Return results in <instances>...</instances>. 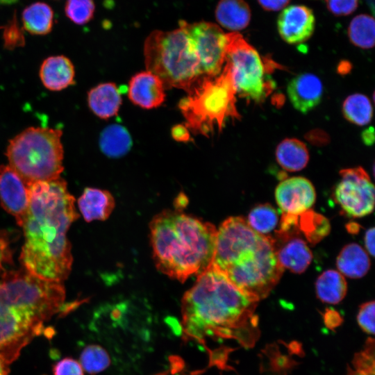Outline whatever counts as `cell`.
<instances>
[{
	"label": "cell",
	"instance_id": "obj_1",
	"mask_svg": "<svg viewBox=\"0 0 375 375\" xmlns=\"http://www.w3.org/2000/svg\"><path fill=\"white\" fill-rule=\"evenodd\" d=\"M29 204L22 227L24 242L19 257L33 275L62 283L72 265L67 232L79 215L66 181L59 177L27 184Z\"/></svg>",
	"mask_w": 375,
	"mask_h": 375
},
{
	"label": "cell",
	"instance_id": "obj_2",
	"mask_svg": "<svg viewBox=\"0 0 375 375\" xmlns=\"http://www.w3.org/2000/svg\"><path fill=\"white\" fill-rule=\"evenodd\" d=\"M185 335L197 342L207 338L235 339L244 347L258 338V301L246 295L212 265L197 276L181 301Z\"/></svg>",
	"mask_w": 375,
	"mask_h": 375
},
{
	"label": "cell",
	"instance_id": "obj_3",
	"mask_svg": "<svg viewBox=\"0 0 375 375\" xmlns=\"http://www.w3.org/2000/svg\"><path fill=\"white\" fill-rule=\"evenodd\" d=\"M62 283L40 278L26 269L7 271L0 279V357L8 364L64 310Z\"/></svg>",
	"mask_w": 375,
	"mask_h": 375
},
{
	"label": "cell",
	"instance_id": "obj_4",
	"mask_svg": "<svg viewBox=\"0 0 375 375\" xmlns=\"http://www.w3.org/2000/svg\"><path fill=\"white\" fill-rule=\"evenodd\" d=\"M212 265L258 302L268 296L284 270L272 238L255 231L241 217L226 219L217 230Z\"/></svg>",
	"mask_w": 375,
	"mask_h": 375
},
{
	"label": "cell",
	"instance_id": "obj_5",
	"mask_svg": "<svg viewBox=\"0 0 375 375\" xmlns=\"http://www.w3.org/2000/svg\"><path fill=\"white\" fill-rule=\"evenodd\" d=\"M149 228L155 264L165 275L183 282L212 265L217 235L212 224L167 210L153 218Z\"/></svg>",
	"mask_w": 375,
	"mask_h": 375
},
{
	"label": "cell",
	"instance_id": "obj_6",
	"mask_svg": "<svg viewBox=\"0 0 375 375\" xmlns=\"http://www.w3.org/2000/svg\"><path fill=\"white\" fill-rule=\"evenodd\" d=\"M147 71L157 76L165 89H182L188 93L203 77L199 58L185 29L150 33L144 43Z\"/></svg>",
	"mask_w": 375,
	"mask_h": 375
},
{
	"label": "cell",
	"instance_id": "obj_7",
	"mask_svg": "<svg viewBox=\"0 0 375 375\" xmlns=\"http://www.w3.org/2000/svg\"><path fill=\"white\" fill-rule=\"evenodd\" d=\"M225 64L218 75L203 77L178 103L185 126L195 135L210 137L228 119L240 118L230 67Z\"/></svg>",
	"mask_w": 375,
	"mask_h": 375
},
{
	"label": "cell",
	"instance_id": "obj_8",
	"mask_svg": "<svg viewBox=\"0 0 375 375\" xmlns=\"http://www.w3.org/2000/svg\"><path fill=\"white\" fill-rule=\"evenodd\" d=\"M61 130L29 127L9 141L8 165L27 183L49 181L62 172L64 150Z\"/></svg>",
	"mask_w": 375,
	"mask_h": 375
},
{
	"label": "cell",
	"instance_id": "obj_9",
	"mask_svg": "<svg viewBox=\"0 0 375 375\" xmlns=\"http://www.w3.org/2000/svg\"><path fill=\"white\" fill-rule=\"evenodd\" d=\"M226 39L225 62L229 65L236 94L256 102L262 101L267 86L259 53L238 32L226 33Z\"/></svg>",
	"mask_w": 375,
	"mask_h": 375
},
{
	"label": "cell",
	"instance_id": "obj_10",
	"mask_svg": "<svg viewBox=\"0 0 375 375\" xmlns=\"http://www.w3.org/2000/svg\"><path fill=\"white\" fill-rule=\"evenodd\" d=\"M199 58L203 76H215L226 61V33L217 24L201 21L188 23L180 21Z\"/></svg>",
	"mask_w": 375,
	"mask_h": 375
},
{
	"label": "cell",
	"instance_id": "obj_11",
	"mask_svg": "<svg viewBox=\"0 0 375 375\" xmlns=\"http://www.w3.org/2000/svg\"><path fill=\"white\" fill-rule=\"evenodd\" d=\"M340 175L333 192L336 203L352 217L370 214L374 206V187L368 174L357 167L342 169Z\"/></svg>",
	"mask_w": 375,
	"mask_h": 375
},
{
	"label": "cell",
	"instance_id": "obj_12",
	"mask_svg": "<svg viewBox=\"0 0 375 375\" xmlns=\"http://www.w3.org/2000/svg\"><path fill=\"white\" fill-rule=\"evenodd\" d=\"M0 201L22 227L29 204L27 183L8 165H0Z\"/></svg>",
	"mask_w": 375,
	"mask_h": 375
},
{
	"label": "cell",
	"instance_id": "obj_13",
	"mask_svg": "<svg viewBox=\"0 0 375 375\" xmlns=\"http://www.w3.org/2000/svg\"><path fill=\"white\" fill-rule=\"evenodd\" d=\"M275 198L283 213L299 215L312 206L316 192L308 179L294 176L285 179L277 185Z\"/></svg>",
	"mask_w": 375,
	"mask_h": 375
},
{
	"label": "cell",
	"instance_id": "obj_14",
	"mask_svg": "<svg viewBox=\"0 0 375 375\" xmlns=\"http://www.w3.org/2000/svg\"><path fill=\"white\" fill-rule=\"evenodd\" d=\"M315 19L311 9L302 5L285 8L277 19V28L281 38L291 44H300L312 35Z\"/></svg>",
	"mask_w": 375,
	"mask_h": 375
},
{
	"label": "cell",
	"instance_id": "obj_15",
	"mask_svg": "<svg viewBox=\"0 0 375 375\" xmlns=\"http://www.w3.org/2000/svg\"><path fill=\"white\" fill-rule=\"evenodd\" d=\"M299 232H276L272 238L280 265L290 271L301 274L310 264L312 254Z\"/></svg>",
	"mask_w": 375,
	"mask_h": 375
},
{
	"label": "cell",
	"instance_id": "obj_16",
	"mask_svg": "<svg viewBox=\"0 0 375 375\" xmlns=\"http://www.w3.org/2000/svg\"><path fill=\"white\" fill-rule=\"evenodd\" d=\"M290 103L298 111L306 114L321 102L323 85L320 78L311 73H303L293 78L288 85Z\"/></svg>",
	"mask_w": 375,
	"mask_h": 375
},
{
	"label": "cell",
	"instance_id": "obj_17",
	"mask_svg": "<svg viewBox=\"0 0 375 375\" xmlns=\"http://www.w3.org/2000/svg\"><path fill=\"white\" fill-rule=\"evenodd\" d=\"M165 89L157 76L149 71L141 72L131 78L128 97L134 104L142 108H155L165 101Z\"/></svg>",
	"mask_w": 375,
	"mask_h": 375
},
{
	"label": "cell",
	"instance_id": "obj_18",
	"mask_svg": "<svg viewBox=\"0 0 375 375\" xmlns=\"http://www.w3.org/2000/svg\"><path fill=\"white\" fill-rule=\"evenodd\" d=\"M39 75L43 85L51 91H60L75 83L74 65L62 55L44 60Z\"/></svg>",
	"mask_w": 375,
	"mask_h": 375
},
{
	"label": "cell",
	"instance_id": "obj_19",
	"mask_svg": "<svg viewBox=\"0 0 375 375\" xmlns=\"http://www.w3.org/2000/svg\"><path fill=\"white\" fill-rule=\"evenodd\" d=\"M78 206L86 222L105 220L111 214L115 201L108 191L86 188L78 199Z\"/></svg>",
	"mask_w": 375,
	"mask_h": 375
},
{
	"label": "cell",
	"instance_id": "obj_20",
	"mask_svg": "<svg viewBox=\"0 0 375 375\" xmlns=\"http://www.w3.org/2000/svg\"><path fill=\"white\" fill-rule=\"evenodd\" d=\"M88 103L92 112L101 119L115 115L122 104L120 92L113 83H101L88 94Z\"/></svg>",
	"mask_w": 375,
	"mask_h": 375
},
{
	"label": "cell",
	"instance_id": "obj_21",
	"mask_svg": "<svg viewBox=\"0 0 375 375\" xmlns=\"http://www.w3.org/2000/svg\"><path fill=\"white\" fill-rule=\"evenodd\" d=\"M215 15L222 27L231 32H238L249 25L251 13L244 0H219Z\"/></svg>",
	"mask_w": 375,
	"mask_h": 375
},
{
	"label": "cell",
	"instance_id": "obj_22",
	"mask_svg": "<svg viewBox=\"0 0 375 375\" xmlns=\"http://www.w3.org/2000/svg\"><path fill=\"white\" fill-rule=\"evenodd\" d=\"M336 265L342 275L351 278H359L369 271L370 260L361 246L351 243L344 246L340 252Z\"/></svg>",
	"mask_w": 375,
	"mask_h": 375
},
{
	"label": "cell",
	"instance_id": "obj_23",
	"mask_svg": "<svg viewBox=\"0 0 375 375\" xmlns=\"http://www.w3.org/2000/svg\"><path fill=\"white\" fill-rule=\"evenodd\" d=\"M276 158L283 169L288 172H298L307 165L309 152L306 145L301 140L287 138L277 146Z\"/></svg>",
	"mask_w": 375,
	"mask_h": 375
},
{
	"label": "cell",
	"instance_id": "obj_24",
	"mask_svg": "<svg viewBox=\"0 0 375 375\" xmlns=\"http://www.w3.org/2000/svg\"><path fill=\"white\" fill-rule=\"evenodd\" d=\"M99 147L109 158H120L126 154L132 147V138L127 129L120 124H110L101 133Z\"/></svg>",
	"mask_w": 375,
	"mask_h": 375
},
{
	"label": "cell",
	"instance_id": "obj_25",
	"mask_svg": "<svg viewBox=\"0 0 375 375\" xmlns=\"http://www.w3.org/2000/svg\"><path fill=\"white\" fill-rule=\"evenodd\" d=\"M22 20L24 30L33 35L49 33L53 25V11L44 2H35L22 12Z\"/></svg>",
	"mask_w": 375,
	"mask_h": 375
},
{
	"label": "cell",
	"instance_id": "obj_26",
	"mask_svg": "<svg viewBox=\"0 0 375 375\" xmlns=\"http://www.w3.org/2000/svg\"><path fill=\"white\" fill-rule=\"evenodd\" d=\"M315 290L317 297L322 302L337 304L344 298L347 283L340 272L328 269L317 278Z\"/></svg>",
	"mask_w": 375,
	"mask_h": 375
},
{
	"label": "cell",
	"instance_id": "obj_27",
	"mask_svg": "<svg viewBox=\"0 0 375 375\" xmlns=\"http://www.w3.org/2000/svg\"><path fill=\"white\" fill-rule=\"evenodd\" d=\"M297 228L309 242L315 244L330 231V224L323 215L308 210L298 215Z\"/></svg>",
	"mask_w": 375,
	"mask_h": 375
},
{
	"label": "cell",
	"instance_id": "obj_28",
	"mask_svg": "<svg viewBox=\"0 0 375 375\" xmlns=\"http://www.w3.org/2000/svg\"><path fill=\"white\" fill-rule=\"evenodd\" d=\"M374 20L367 14L356 16L348 27V36L353 44L362 49H371L374 45Z\"/></svg>",
	"mask_w": 375,
	"mask_h": 375
},
{
	"label": "cell",
	"instance_id": "obj_29",
	"mask_svg": "<svg viewBox=\"0 0 375 375\" xmlns=\"http://www.w3.org/2000/svg\"><path fill=\"white\" fill-rule=\"evenodd\" d=\"M372 106L369 98L362 94L349 96L343 102L342 113L350 122L364 126L369 124L372 117Z\"/></svg>",
	"mask_w": 375,
	"mask_h": 375
},
{
	"label": "cell",
	"instance_id": "obj_30",
	"mask_svg": "<svg viewBox=\"0 0 375 375\" xmlns=\"http://www.w3.org/2000/svg\"><path fill=\"white\" fill-rule=\"evenodd\" d=\"M247 222L255 231L268 236V234L275 229L278 222V215L270 204H260L249 212Z\"/></svg>",
	"mask_w": 375,
	"mask_h": 375
},
{
	"label": "cell",
	"instance_id": "obj_31",
	"mask_svg": "<svg viewBox=\"0 0 375 375\" xmlns=\"http://www.w3.org/2000/svg\"><path fill=\"white\" fill-rule=\"evenodd\" d=\"M80 364L88 374H96L108 367L110 358L104 348L98 344H90L82 351Z\"/></svg>",
	"mask_w": 375,
	"mask_h": 375
},
{
	"label": "cell",
	"instance_id": "obj_32",
	"mask_svg": "<svg viewBox=\"0 0 375 375\" xmlns=\"http://www.w3.org/2000/svg\"><path fill=\"white\" fill-rule=\"evenodd\" d=\"M94 10V0H67L65 6L66 16L77 25L88 23L93 18Z\"/></svg>",
	"mask_w": 375,
	"mask_h": 375
},
{
	"label": "cell",
	"instance_id": "obj_33",
	"mask_svg": "<svg viewBox=\"0 0 375 375\" xmlns=\"http://www.w3.org/2000/svg\"><path fill=\"white\" fill-rule=\"evenodd\" d=\"M353 365L354 371L349 370L348 375L374 374V342L369 338L365 349L356 355Z\"/></svg>",
	"mask_w": 375,
	"mask_h": 375
},
{
	"label": "cell",
	"instance_id": "obj_34",
	"mask_svg": "<svg viewBox=\"0 0 375 375\" xmlns=\"http://www.w3.org/2000/svg\"><path fill=\"white\" fill-rule=\"evenodd\" d=\"M2 28L3 47L6 49L12 50L24 46L25 38L23 28L18 24L15 13L12 18L2 26Z\"/></svg>",
	"mask_w": 375,
	"mask_h": 375
},
{
	"label": "cell",
	"instance_id": "obj_35",
	"mask_svg": "<svg viewBox=\"0 0 375 375\" xmlns=\"http://www.w3.org/2000/svg\"><path fill=\"white\" fill-rule=\"evenodd\" d=\"M374 301L362 303L357 315V321L363 331L369 335L374 334Z\"/></svg>",
	"mask_w": 375,
	"mask_h": 375
},
{
	"label": "cell",
	"instance_id": "obj_36",
	"mask_svg": "<svg viewBox=\"0 0 375 375\" xmlns=\"http://www.w3.org/2000/svg\"><path fill=\"white\" fill-rule=\"evenodd\" d=\"M53 375H83L81 364L71 358L58 361L53 368Z\"/></svg>",
	"mask_w": 375,
	"mask_h": 375
},
{
	"label": "cell",
	"instance_id": "obj_37",
	"mask_svg": "<svg viewBox=\"0 0 375 375\" xmlns=\"http://www.w3.org/2000/svg\"><path fill=\"white\" fill-rule=\"evenodd\" d=\"M329 11L337 16L348 15L355 11L358 0H325Z\"/></svg>",
	"mask_w": 375,
	"mask_h": 375
},
{
	"label": "cell",
	"instance_id": "obj_38",
	"mask_svg": "<svg viewBox=\"0 0 375 375\" xmlns=\"http://www.w3.org/2000/svg\"><path fill=\"white\" fill-rule=\"evenodd\" d=\"M9 247L6 235L0 231V272L3 274L7 272L5 269L6 265L12 261V253Z\"/></svg>",
	"mask_w": 375,
	"mask_h": 375
},
{
	"label": "cell",
	"instance_id": "obj_39",
	"mask_svg": "<svg viewBox=\"0 0 375 375\" xmlns=\"http://www.w3.org/2000/svg\"><path fill=\"white\" fill-rule=\"evenodd\" d=\"M261 7L268 11H278L284 8L290 0H258Z\"/></svg>",
	"mask_w": 375,
	"mask_h": 375
},
{
	"label": "cell",
	"instance_id": "obj_40",
	"mask_svg": "<svg viewBox=\"0 0 375 375\" xmlns=\"http://www.w3.org/2000/svg\"><path fill=\"white\" fill-rule=\"evenodd\" d=\"M172 137L180 142H186L190 139L189 130L185 125H176L172 129Z\"/></svg>",
	"mask_w": 375,
	"mask_h": 375
},
{
	"label": "cell",
	"instance_id": "obj_41",
	"mask_svg": "<svg viewBox=\"0 0 375 375\" xmlns=\"http://www.w3.org/2000/svg\"><path fill=\"white\" fill-rule=\"evenodd\" d=\"M374 228L368 229L365 234V246L367 252L374 256Z\"/></svg>",
	"mask_w": 375,
	"mask_h": 375
},
{
	"label": "cell",
	"instance_id": "obj_42",
	"mask_svg": "<svg viewBox=\"0 0 375 375\" xmlns=\"http://www.w3.org/2000/svg\"><path fill=\"white\" fill-rule=\"evenodd\" d=\"M362 139L366 145H372L374 141V128L369 127L362 133Z\"/></svg>",
	"mask_w": 375,
	"mask_h": 375
},
{
	"label": "cell",
	"instance_id": "obj_43",
	"mask_svg": "<svg viewBox=\"0 0 375 375\" xmlns=\"http://www.w3.org/2000/svg\"><path fill=\"white\" fill-rule=\"evenodd\" d=\"M9 364L0 357V375H9Z\"/></svg>",
	"mask_w": 375,
	"mask_h": 375
},
{
	"label": "cell",
	"instance_id": "obj_44",
	"mask_svg": "<svg viewBox=\"0 0 375 375\" xmlns=\"http://www.w3.org/2000/svg\"><path fill=\"white\" fill-rule=\"evenodd\" d=\"M18 0H0V3L3 5H10L15 3Z\"/></svg>",
	"mask_w": 375,
	"mask_h": 375
}]
</instances>
